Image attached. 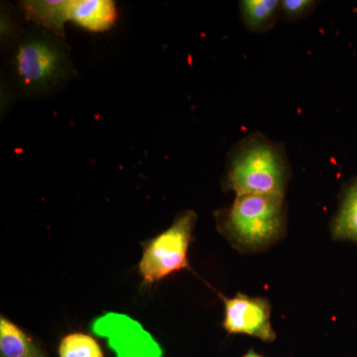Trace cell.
I'll return each instance as SVG.
<instances>
[{
    "mask_svg": "<svg viewBox=\"0 0 357 357\" xmlns=\"http://www.w3.org/2000/svg\"><path fill=\"white\" fill-rule=\"evenodd\" d=\"M291 166L284 143L268 138L260 131L248 134L227 154L222 185L241 195L285 197Z\"/></svg>",
    "mask_w": 357,
    "mask_h": 357,
    "instance_id": "1",
    "label": "cell"
},
{
    "mask_svg": "<svg viewBox=\"0 0 357 357\" xmlns=\"http://www.w3.org/2000/svg\"><path fill=\"white\" fill-rule=\"evenodd\" d=\"M0 354L1 357H46L18 326L3 317L0 319Z\"/></svg>",
    "mask_w": 357,
    "mask_h": 357,
    "instance_id": "11",
    "label": "cell"
},
{
    "mask_svg": "<svg viewBox=\"0 0 357 357\" xmlns=\"http://www.w3.org/2000/svg\"><path fill=\"white\" fill-rule=\"evenodd\" d=\"M238 9L244 27L252 33L269 31L281 17L279 0H241Z\"/></svg>",
    "mask_w": 357,
    "mask_h": 357,
    "instance_id": "9",
    "label": "cell"
},
{
    "mask_svg": "<svg viewBox=\"0 0 357 357\" xmlns=\"http://www.w3.org/2000/svg\"><path fill=\"white\" fill-rule=\"evenodd\" d=\"M218 225L236 248L246 251L266 248L283 236L287 222L285 197L236 196L229 208L218 211Z\"/></svg>",
    "mask_w": 357,
    "mask_h": 357,
    "instance_id": "2",
    "label": "cell"
},
{
    "mask_svg": "<svg viewBox=\"0 0 357 357\" xmlns=\"http://www.w3.org/2000/svg\"><path fill=\"white\" fill-rule=\"evenodd\" d=\"M225 307L223 328L227 333H243L272 342L276 337L270 321L271 307L262 298H250L238 294L234 298H223Z\"/></svg>",
    "mask_w": 357,
    "mask_h": 357,
    "instance_id": "6",
    "label": "cell"
},
{
    "mask_svg": "<svg viewBox=\"0 0 357 357\" xmlns=\"http://www.w3.org/2000/svg\"><path fill=\"white\" fill-rule=\"evenodd\" d=\"M116 17V6L110 0H70V21L89 31L109 29Z\"/></svg>",
    "mask_w": 357,
    "mask_h": 357,
    "instance_id": "8",
    "label": "cell"
},
{
    "mask_svg": "<svg viewBox=\"0 0 357 357\" xmlns=\"http://www.w3.org/2000/svg\"><path fill=\"white\" fill-rule=\"evenodd\" d=\"M91 330L107 340L116 357H162L163 349L138 321L123 314L109 312L93 321Z\"/></svg>",
    "mask_w": 357,
    "mask_h": 357,
    "instance_id": "5",
    "label": "cell"
},
{
    "mask_svg": "<svg viewBox=\"0 0 357 357\" xmlns=\"http://www.w3.org/2000/svg\"><path fill=\"white\" fill-rule=\"evenodd\" d=\"M319 3L314 0H281V17L287 21L303 20L314 13Z\"/></svg>",
    "mask_w": 357,
    "mask_h": 357,
    "instance_id": "13",
    "label": "cell"
},
{
    "mask_svg": "<svg viewBox=\"0 0 357 357\" xmlns=\"http://www.w3.org/2000/svg\"><path fill=\"white\" fill-rule=\"evenodd\" d=\"M196 220L194 211H184L172 227L150 241L139 264L140 273L146 283L162 280L189 266L188 249Z\"/></svg>",
    "mask_w": 357,
    "mask_h": 357,
    "instance_id": "4",
    "label": "cell"
},
{
    "mask_svg": "<svg viewBox=\"0 0 357 357\" xmlns=\"http://www.w3.org/2000/svg\"><path fill=\"white\" fill-rule=\"evenodd\" d=\"M243 357H263L262 356H260V354H256L255 351H250L248 352V354H246L245 356Z\"/></svg>",
    "mask_w": 357,
    "mask_h": 357,
    "instance_id": "14",
    "label": "cell"
},
{
    "mask_svg": "<svg viewBox=\"0 0 357 357\" xmlns=\"http://www.w3.org/2000/svg\"><path fill=\"white\" fill-rule=\"evenodd\" d=\"M21 6L26 20L55 36H64L66 22L70 21V0H29Z\"/></svg>",
    "mask_w": 357,
    "mask_h": 357,
    "instance_id": "7",
    "label": "cell"
},
{
    "mask_svg": "<svg viewBox=\"0 0 357 357\" xmlns=\"http://www.w3.org/2000/svg\"><path fill=\"white\" fill-rule=\"evenodd\" d=\"M60 357H103L102 349L93 337L84 333H72L62 340Z\"/></svg>",
    "mask_w": 357,
    "mask_h": 357,
    "instance_id": "12",
    "label": "cell"
},
{
    "mask_svg": "<svg viewBox=\"0 0 357 357\" xmlns=\"http://www.w3.org/2000/svg\"><path fill=\"white\" fill-rule=\"evenodd\" d=\"M332 236L337 241L357 243V176L342 191L340 208L332 222Z\"/></svg>",
    "mask_w": 357,
    "mask_h": 357,
    "instance_id": "10",
    "label": "cell"
},
{
    "mask_svg": "<svg viewBox=\"0 0 357 357\" xmlns=\"http://www.w3.org/2000/svg\"><path fill=\"white\" fill-rule=\"evenodd\" d=\"M51 33L30 35L22 40L13 59L14 73L27 93L57 88L70 74L67 49Z\"/></svg>",
    "mask_w": 357,
    "mask_h": 357,
    "instance_id": "3",
    "label": "cell"
}]
</instances>
